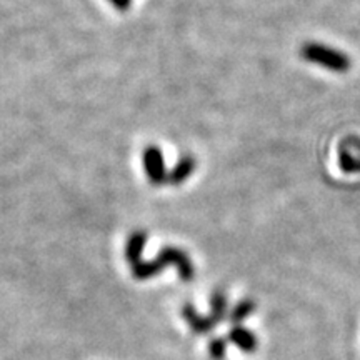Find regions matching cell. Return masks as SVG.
Instances as JSON below:
<instances>
[{
    "label": "cell",
    "mask_w": 360,
    "mask_h": 360,
    "mask_svg": "<svg viewBox=\"0 0 360 360\" xmlns=\"http://www.w3.org/2000/svg\"><path fill=\"white\" fill-rule=\"evenodd\" d=\"M300 57L310 62V64L321 65L330 72H337V74H345L352 65L347 53L319 42L304 44L302 49H300Z\"/></svg>",
    "instance_id": "2"
},
{
    "label": "cell",
    "mask_w": 360,
    "mask_h": 360,
    "mask_svg": "<svg viewBox=\"0 0 360 360\" xmlns=\"http://www.w3.org/2000/svg\"><path fill=\"white\" fill-rule=\"evenodd\" d=\"M143 244H146V233L143 232H135L134 236L130 237L129 245H127V260L130 262V265L141 260V252H142Z\"/></svg>",
    "instance_id": "7"
},
{
    "label": "cell",
    "mask_w": 360,
    "mask_h": 360,
    "mask_svg": "<svg viewBox=\"0 0 360 360\" xmlns=\"http://www.w3.org/2000/svg\"><path fill=\"white\" fill-rule=\"evenodd\" d=\"M143 160H146V167L148 170V175H150L152 182L159 184L165 180V172H164V164H162V154L159 148L150 147L147 148L146 154H143Z\"/></svg>",
    "instance_id": "5"
},
{
    "label": "cell",
    "mask_w": 360,
    "mask_h": 360,
    "mask_svg": "<svg viewBox=\"0 0 360 360\" xmlns=\"http://www.w3.org/2000/svg\"><path fill=\"white\" fill-rule=\"evenodd\" d=\"M255 310V304L252 302V300H242V302L237 304V307H233V310L229 315V319H231L232 323H236L238 326L242 321H245L249 315L254 312Z\"/></svg>",
    "instance_id": "8"
},
{
    "label": "cell",
    "mask_w": 360,
    "mask_h": 360,
    "mask_svg": "<svg viewBox=\"0 0 360 360\" xmlns=\"http://www.w3.org/2000/svg\"><path fill=\"white\" fill-rule=\"evenodd\" d=\"M210 307H212V310H210L209 317L212 319L215 326H219L227 315V297L222 290H215L210 297Z\"/></svg>",
    "instance_id": "6"
},
{
    "label": "cell",
    "mask_w": 360,
    "mask_h": 360,
    "mask_svg": "<svg viewBox=\"0 0 360 360\" xmlns=\"http://www.w3.org/2000/svg\"><path fill=\"white\" fill-rule=\"evenodd\" d=\"M195 167V164H193V160L188 157V159H184L180 164L177 165V169H175V172L172 174V177H170V182L174 184H180L184 179H187L191 172Z\"/></svg>",
    "instance_id": "10"
},
{
    "label": "cell",
    "mask_w": 360,
    "mask_h": 360,
    "mask_svg": "<svg viewBox=\"0 0 360 360\" xmlns=\"http://www.w3.org/2000/svg\"><path fill=\"white\" fill-rule=\"evenodd\" d=\"M182 315H184V319H186V322L188 323V327L192 328V332L195 335H205L217 327L210 317H202V315L197 314V310L193 309L192 304L184 305Z\"/></svg>",
    "instance_id": "3"
},
{
    "label": "cell",
    "mask_w": 360,
    "mask_h": 360,
    "mask_svg": "<svg viewBox=\"0 0 360 360\" xmlns=\"http://www.w3.org/2000/svg\"><path fill=\"white\" fill-rule=\"evenodd\" d=\"M229 340H231L236 347L240 349L242 352L250 354L255 352V349H257V337L240 326L233 327L232 330L229 332Z\"/></svg>",
    "instance_id": "4"
},
{
    "label": "cell",
    "mask_w": 360,
    "mask_h": 360,
    "mask_svg": "<svg viewBox=\"0 0 360 360\" xmlns=\"http://www.w3.org/2000/svg\"><path fill=\"white\" fill-rule=\"evenodd\" d=\"M209 354L214 360H224L225 354H227V342L220 337H214L209 342Z\"/></svg>",
    "instance_id": "11"
},
{
    "label": "cell",
    "mask_w": 360,
    "mask_h": 360,
    "mask_svg": "<svg viewBox=\"0 0 360 360\" xmlns=\"http://www.w3.org/2000/svg\"><path fill=\"white\" fill-rule=\"evenodd\" d=\"M339 165L344 172L352 174V172H360V160L355 159V157L350 154L345 147L340 148L339 152Z\"/></svg>",
    "instance_id": "9"
},
{
    "label": "cell",
    "mask_w": 360,
    "mask_h": 360,
    "mask_svg": "<svg viewBox=\"0 0 360 360\" xmlns=\"http://www.w3.org/2000/svg\"><path fill=\"white\" fill-rule=\"evenodd\" d=\"M167 264L177 265L179 276L184 282L192 281L193 267H192L191 259H188L184 252H180L177 249H164L159 257L150 264H142L141 260H139V262L132 264V274L137 278H148L155 276V274H159L160 270H164V267Z\"/></svg>",
    "instance_id": "1"
}]
</instances>
